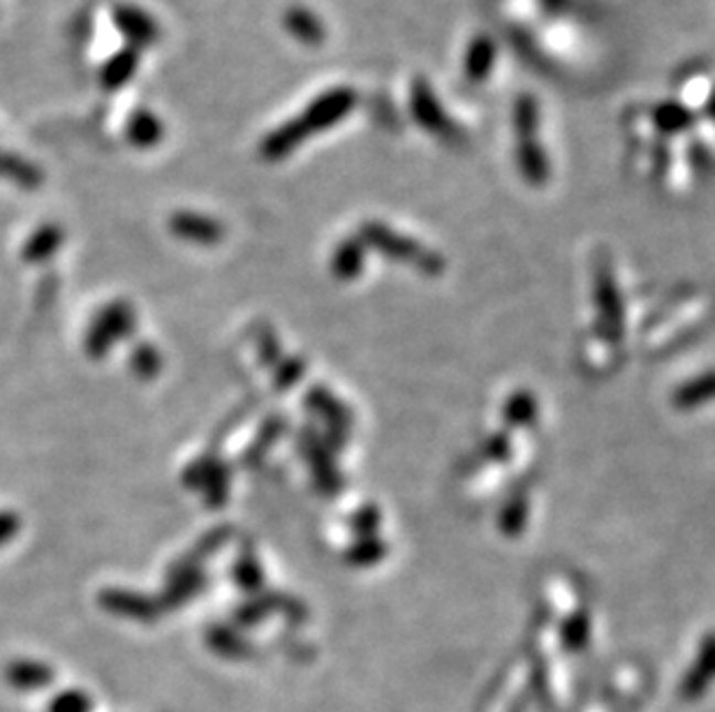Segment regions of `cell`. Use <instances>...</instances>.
I'll return each instance as SVG.
<instances>
[{
    "instance_id": "cell-1",
    "label": "cell",
    "mask_w": 715,
    "mask_h": 712,
    "mask_svg": "<svg viewBox=\"0 0 715 712\" xmlns=\"http://www.w3.org/2000/svg\"><path fill=\"white\" fill-rule=\"evenodd\" d=\"M113 19H117V24L121 29V33L137 44V47H147V44L155 42L160 31L155 26V21L132 6H119V10L113 12Z\"/></svg>"
},
{
    "instance_id": "cell-2",
    "label": "cell",
    "mask_w": 715,
    "mask_h": 712,
    "mask_svg": "<svg viewBox=\"0 0 715 712\" xmlns=\"http://www.w3.org/2000/svg\"><path fill=\"white\" fill-rule=\"evenodd\" d=\"M8 682L21 692H31V689H42L54 680V671L50 666L40 661H17L8 666Z\"/></svg>"
},
{
    "instance_id": "cell-3",
    "label": "cell",
    "mask_w": 715,
    "mask_h": 712,
    "mask_svg": "<svg viewBox=\"0 0 715 712\" xmlns=\"http://www.w3.org/2000/svg\"><path fill=\"white\" fill-rule=\"evenodd\" d=\"M128 136L134 146H153L163 136V123L151 111H137L128 123Z\"/></svg>"
},
{
    "instance_id": "cell-4",
    "label": "cell",
    "mask_w": 715,
    "mask_h": 712,
    "mask_svg": "<svg viewBox=\"0 0 715 712\" xmlns=\"http://www.w3.org/2000/svg\"><path fill=\"white\" fill-rule=\"evenodd\" d=\"M137 70V54L134 50H126L121 54L113 56L105 67H102V75L100 81L105 88L113 90L123 84H128V79L134 75Z\"/></svg>"
},
{
    "instance_id": "cell-5",
    "label": "cell",
    "mask_w": 715,
    "mask_h": 712,
    "mask_svg": "<svg viewBox=\"0 0 715 712\" xmlns=\"http://www.w3.org/2000/svg\"><path fill=\"white\" fill-rule=\"evenodd\" d=\"M174 232L193 239V241H216L220 237V227L214 220L197 218V216H176L172 220Z\"/></svg>"
},
{
    "instance_id": "cell-6",
    "label": "cell",
    "mask_w": 715,
    "mask_h": 712,
    "mask_svg": "<svg viewBox=\"0 0 715 712\" xmlns=\"http://www.w3.org/2000/svg\"><path fill=\"white\" fill-rule=\"evenodd\" d=\"M94 710V699L82 689H63L47 705V712H90Z\"/></svg>"
}]
</instances>
